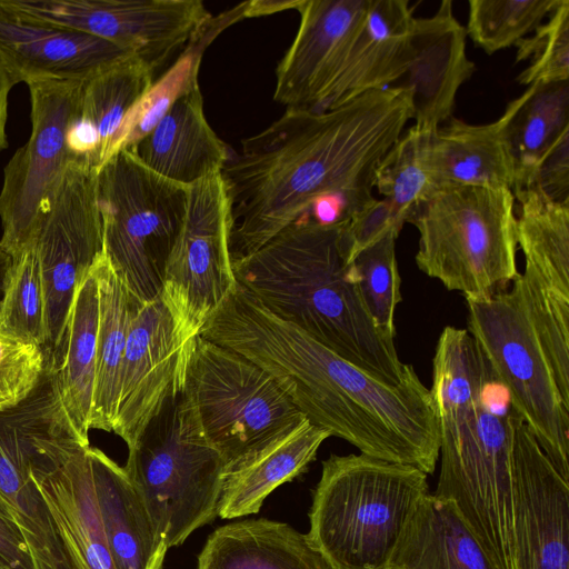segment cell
Masks as SVG:
<instances>
[{"mask_svg": "<svg viewBox=\"0 0 569 569\" xmlns=\"http://www.w3.org/2000/svg\"><path fill=\"white\" fill-rule=\"evenodd\" d=\"M17 11L106 40L153 72L204 31L201 0H7Z\"/></svg>", "mask_w": 569, "mask_h": 569, "instance_id": "12", "label": "cell"}, {"mask_svg": "<svg viewBox=\"0 0 569 569\" xmlns=\"http://www.w3.org/2000/svg\"><path fill=\"white\" fill-rule=\"evenodd\" d=\"M154 72L133 56L96 69L82 81L78 114L100 137V168L120 150L126 124L153 84Z\"/></svg>", "mask_w": 569, "mask_h": 569, "instance_id": "29", "label": "cell"}, {"mask_svg": "<svg viewBox=\"0 0 569 569\" xmlns=\"http://www.w3.org/2000/svg\"><path fill=\"white\" fill-rule=\"evenodd\" d=\"M347 222V221H346ZM346 222L302 216L254 252L232 260L237 282L261 306L340 357L390 382L416 372L377 327L350 261Z\"/></svg>", "mask_w": 569, "mask_h": 569, "instance_id": "3", "label": "cell"}, {"mask_svg": "<svg viewBox=\"0 0 569 569\" xmlns=\"http://www.w3.org/2000/svg\"><path fill=\"white\" fill-rule=\"evenodd\" d=\"M0 569H12V568L0 558Z\"/></svg>", "mask_w": 569, "mask_h": 569, "instance_id": "44", "label": "cell"}, {"mask_svg": "<svg viewBox=\"0 0 569 569\" xmlns=\"http://www.w3.org/2000/svg\"><path fill=\"white\" fill-rule=\"evenodd\" d=\"M123 469L169 548L218 517L224 462L207 441L184 389L128 448Z\"/></svg>", "mask_w": 569, "mask_h": 569, "instance_id": "6", "label": "cell"}, {"mask_svg": "<svg viewBox=\"0 0 569 569\" xmlns=\"http://www.w3.org/2000/svg\"><path fill=\"white\" fill-rule=\"evenodd\" d=\"M387 569H496L456 503L427 493L416 507Z\"/></svg>", "mask_w": 569, "mask_h": 569, "instance_id": "27", "label": "cell"}, {"mask_svg": "<svg viewBox=\"0 0 569 569\" xmlns=\"http://www.w3.org/2000/svg\"><path fill=\"white\" fill-rule=\"evenodd\" d=\"M389 231L362 248L351 263L366 308L375 323L388 336L395 337V310L401 301V278L396 259V239Z\"/></svg>", "mask_w": 569, "mask_h": 569, "instance_id": "35", "label": "cell"}, {"mask_svg": "<svg viewBox=\"0 0 569 569\" xmlns=\"http://www.w3.org/2000/svg\"><path fill=\"white\" fill-rule=\"evenodd\" d=\"M427 473L363 453L322 461L309 511L311 543L332 569H387Z\"/></svg>", "mask_w": 569, "mask_h": 569, "instance_id": "4", "label": "cell"}, {"mask_svg": "<svg viewBox=\"0 0 569 569\" xmlns=\"http://www.w3.org/2000/svg\"><path fill=\"white\" fill-rule=\"evenodd\" d=\"M99 296L91 270L78 284L59 345L46 352L48 373L61 410L78 437L89 446L93 401Z\"/></svg>", "mask_w": 569, "mask_h": 569, "instance_id": "23", "label": "cell"}, {"mask_svg": "<svg viewBox=\"0 0 569 569\" xmlns=\"http://www.w3.org/2000/svg\"><path fill=\"white\" fill-rule=\"evenodd\" d=\"M16 86L0 57V151L8 147L6 124L8 119V100L11 89Z\"/></svg>", "mask_w": 569, "mask_h": 569, "instance_id": "42", "label": "cell"}, {"mask_svg": "<svg viewBox=\"0 0 569 569\" xmlns=\"http://www.w3.org/2000/svg\"><path fill=\"white\" fill-rule=\"evenodd\" d=\"M98 509L114 569H163L169 549L123 467L89 447Z\"/></svg>", "mask_w": 569, "mask_h": 569, "instance_id": "24", "label": "cell"}, {"mask_svg": "<svg viewBox=\"0 0 569 569\" xmlns=\"http://www.w3.org/2000/svg\"><path fill=\"white\" fill-rule=\"evenodd\" d=\"M187 201L188 187L153 172L128 149L98 171L103 251L130 295L142 303L160 298Z\"/></svg>", "mask_w": 569, "mask_h": 569, "instance_id": "8", "label": "cell"}, {"mask_svg": "<svg viewBox=\"0 0 569 569\" xmlns=\"http://www.w3.org/2000/svg\"><path fill=\"white\" fill-rule=\"evenodd\" d=\"M0 335L46 348V299L33 244L12 258L0 300Z\"/></svg>", "mask_w": 569, "mask_h": 569, "instance_id": "32", "label": "cell"}, {"mask_svg": "<svg viewBox=\"0 0 569 569\" xmlns=\"http://www.w3.org/2000/svg\"><path fill=\"white\" fill-rule=\"evenodd\" d=\"M82 79L28 82L31 133L3 170L0 247L18 256L32 244L67 167L74 161L67 131L78 113Z\"/></svg>", "mask_w": 569, "mask_h": 569, "instance_id": "10", "label": "cell"}, {"mask_svg": "<svg viewBox=\"0 0 569 569\" xmlns=\"http://www.w3.org/2000/svg\"><path fill=\"white\" fill-rule=\"evenodd\" d=\"M192 341H183L161 298L137 309L121 363L112 428L128 448L166 401L184 389Z\"/></svg>", "mask_w": 569, "mask_h": 569, "instance_id": "14", "label": "cell"}, {"mask_svg": "<svg viewBox=\"0 0 569 569\" xmlns=\"http://www.w3.org/2000/svg\"><path fill=\"white\" fill-rule=\"evenodd\" d=\"M515 46L518 47L517 62L532 58L517 77L518 83L531 86L569 80V1L560 0L533 37H525Z\"/></svg>", "mask_w": 569, "mask_h": 569, "instance_id": "36", "label": "cell"}, {"mask_svg": "<svg viewBox=\"0 0 569 569\" xmlns=\"http://www.w3.org/2000/svg\"><path fill=\"white\" fill-rule=\"evenodd\" d=\"M526 96L527 90L493 122L476 126L451 118L446 126L422 132L421 160L437 188L513 189L517 170L508 126Z\"/></svg>", "mask_w": 569, "mask_h": 569, "instance_id": "20", "label": "cell"}, {"mask_svg": "<svg viewBox=\"0 0 569 569\" xmlns=\"http://www.w3.org/2000/svg\"><path fill=\"white\" fill-rule=\"evenodd\" d=\"M560 0H470L466 29L487 54L515 46L533 32Z\"/></svg>", "mask_w": 569, "mask_h": 569, "instance_id": "33", "label": "cell"}, {"mask_svg": "<svg viewBox=\"0 0 569 569\" xmlns=\"http://www.w3.org/2000/svg\"><path fill=\"white\" fill-rule=\"evenodd\" d=\"M371 0H298L300 23L276 68L273 100L315 111L338 77Z\"/></svg>", "mask_w": 569, "mask_h": 569, "instance_id": "15", "label": "cell"}, {"mask_svg": "<svg viewBox=\"0 0 569 569\" xmlns=\"http://www.w3.org/2000/svg\"><path fill=\"white\" fill-rule=\"evenodd\" d=\"M0 558L12 569H34L30 550L22 535L1 511Z\"/></svg>", "mask_w": 569, "mask_h": 569, "instance_id": "41", "label": "cell"}, {"mask_svg": "<svg viewBox=\"0 0 569 569\" xmlns=\"http://www.w3.org/2000/svg\"><path fill=\"white\" fill-rule=\"evenodd\" d=\"M92 271L98 286L99 323L90 429L111 432L131 320L142 302L130 295L104 251L93 263Z\"/></svg>", "mask_w": 569, "mask_h": 569, "instance_id": "28", "label": "cell"}, {"mask_svg": "<svg viewBox=\"0 0 569 569\" xmlns=\"http://www.w3.org/2000/svg\"><path fill=\"white\" fill-rule=\"evenodd\" d=\"M44 370L42 347L0 335V410L26 400L38 387Z\"/></svg>", "mask_w": 569, "mask_h": 569, "instance_id": "38", "label": "cell"}, {"mask_svg": "<svg viewBox=\"0 0 569 569\" xmlns=\"http://www.w3.org/2000/svg\"><path fill=\"white\" fill-rule=\"evenodd\" d=\"M518 569H569V482L519 416L513 430Z\"/></svg>", "mask_w": 569, "mask_h": 569, "instance_id": "16", "label": "cell"}, {"mask_svg": "<svg viewBox=\"0 0 569 569\" xmlns=\"http://www.w3.org/2000/svg\"><path fill=\"white\" fill-rule=\"evenodd\" d=\"M98 171L78 160L67 167L32 242L46 299V352L59 345L76 289L103 251Z\"/></svg>", "mask_w": 569, "mask_h": 569, "instance_id": "13", "label": "cell"}, {"mask_svg": "<svg viewBox=\"0 0 569 569\" xmlns=\"http://www.w3.org/2000/svg\"><path fill=\"white\" fill-rule=\"evenodd\" d=\"M406 222L385 199H375L346 222L350 261L365 247L389 231L400 233Z\"/></svg>", "mask_w": 569, "mask_h": 569, "instance_id": "40", "label": "cell"}, {"mask_svg": "<svg viewBox=\"0 0 569 569\" xmlns=\"http://www.w3.org/2000/svg\"><path fill=\"white\" fill-rule=\"evenodd\" d=\"M422 132L410 127L376 168L373 187L407 222L411 211L437 189L421 160Z\"/></svg>", "mask_w": 569, "mask_h": 569, "instance_id": "34", "label": "cell"}, {"mask_svg": "<svg viewBox=\"0 0 569 569\" xmlns=\"http://www.w3.org/2000/svg\"><path fill=\"white\" fill-rule=\"evenodd\" d=\"M329 437L305 418L224 469L218 516L233 519L258 513L274 489L307 470Z\"/></svg>", "mask_w": 569, "mask_h": 569, "instance_id": "25", "label": "cell"}, {"mask_svg": "<svg viewBox=\"0 0 569 569\" xmlns=\"http://www.w3.org/2000/svg\"><path fill=\"white\" fill-rule=\"evenodd\" d=\"M89 446L68 435L32 463L31 478L76 569H114L96 492Z\"/></svg>", "mask_w": 569, "mask_h": 569, "instance_id": "17", "label": "cell"}, {"mask_svg": "<svg viewBox=\"0 0 569 569\" xmlns=\"http://www.w3.org/2000/svg\"><path fill=\"white\" fill-rule=\"evenodd\" d=\"M512 193L519 203L517 241L525 270L569 297V202L552 201L531 188Z\"/></svg>", "mask_w": 569, "mask_h": 569, "instance_id": "30", "label": "cell"}, {"mask_svg": "<svg viewBox=\"0 0 569 569\" xmlns=\"http://www.w3.org/2000/svg\"><path fill=\"white\" fill-rule=\"evenodd\" d=\"M124 56L106 40L30 18L0 0V57L16 84L82 79Z\"/></svg>", "mask_w": 569, "mask_h": 569, "instance_id": "18", "label": "cell"}, {"mask_svg": "<svg viewBox=\"0 0 569 569\" xmlns=\"http://www.w3.org/2000/svg\"><path fill=\"white\" fill-rule=\"evenodd\" d=\"M429 390L440 431L433 495L456 503L496 569H518L513 430L520 415L467 329H442Z\"/></svg>", "mask_w": 569, "mask_h": 569, "instance_id": "2", "label": "cell"}, {"mask_svg": "<svg viewBox=\"0 0 569 569\" xmlns=\"http://www.w3.org/2000/svg\"><path fill=\"white\" fill-rule=\"evenodd\" d=\"M415 20L408 0H371L338 77L315 111L337 108L403 77L415 56Z\"/></svg>", "mask_w": 569, "mask_h": 569, "instance_id": "21", "label": "cell"}, {"mask_svg": "<svg viewBox=\"0 0 569 569\" xmlns=\"http://www.w3.org/2000/svg\"><path fill=\"white\" fill-rule=\"evenodd\" d=\"M531 188L556 202H569V131L513 189Z\"/></svg>", "mask_w": 569, "mask_h": 569, "instance_id": "39", "label": "cell"}, {"mask_svg": "<svg viewBox=\"0 0 569 569\" xmlns=\"http://www.w3.org/2000/svg\"><path fill=\"white\" fill-rule=\"evenodd\" d=\"M197 569H332L307 533L267 518L218 527L198 556Z\"/></svg>", "mask_w": 569, "mask_h": 569, "instance_id": "26", "label": "cell"}, {"mask_svg": "<svg viewBox=\"0 0 569 569\" xmlns=\"http://www.w3.org/2000/svg\"><path fill=\"white\" fill-rule=\"evenodd\" d=\"M567 131L569 80L529 86L508 126L517 170L515 187Z\"/></svg>", "mask_w": 569, "mask_h": 569, "instance_id": "31", "label": "cell"}, {"mask_svg": "<svg viewBox=\"0 0 569 569\" xmlns=\"http://www.w3.org/2000/svg\"><path fill=\"white\" fill-rule=\"evenodd\" d=\"M418 268L465 298L506 289L518 276L515 196L507 188L440 186L409 214Z\"/></svg>", "mask_w": 569, "mask_h": 569, "instance_id": "5", "label": "cell"}, {"mask_svg": "<svg viewBox=\"0 0 569 569\" xmlns=\"http://www.w3.org/2000/svg\"><path fill=\"white\" fill-rule=\"evenodd\" d=\"M466 38L450 0L441 1L433 16L415 20V56L399 86L411 92L413 127L421 132L435 131L451 117L460 86L475 71Z\"/></svg>", "mask_w": 569, "mask_h": 569, "instance_id": "19", "label": "cell"}, {"mask_svg": "<svg viewBox=\"0 0 569 569\" xmlns=\"http://www.w3.org/2000/svg\"><path fill=\"white\" fill-rule=\"evenodd\" d=\"M412 116L411 92L391 86L326 111L286 109L243 139L221 170L231 259L261 248L318 197L341 193L372 202L376 168Z\"/></svg>", "mask_w": 569, "mask_h": 569, "instance_id": "1", "label": "cell"}, {"mask_svg": "<svg viewBox=\"0 0 569 569\" xmlns=\"http://www.w3.org/2000/svg\"><path fill=\"white\" fill-rule=\"evenodd\" d=\"M465 299L467 331L553 468L569 482V380L552 365L518 276L491 296Z\"/></svg>", "mask_w": 569, "mask_h": 569, "instance_id": "7", "label": "cell"}, {"mask_svg": "<svg viewBox=\"0 0 569 569\" xmlns=\"http://www.w3.org/2000/svg\"><path fill=\"white\" fill-rule=\"evenodd\" d=\"M201 52V44L191 47L190 43L166 76L157 83L153 82L126 124L120 150L131 147L144 137L183 91L199 83Z\"/></svg>", "mask_w": 569, "mask_h": 569, "instance_id": "37", "label": "cell"}, {"mask_svg": "<svg viewBox=\"0 0 569 569\" xmlns=\"http://www.w3.org/2000/svg\"><path fill=\"white\" fill-rule=\"evenodd\" d=\"M12 258L0 247V300L2 298L6 278L11 266Z\"/></svg>", "mask_w": 569, "mask_h": 569, "instance_id": "43", "label": "cell"}, {"mask_svg": "<svg viewBox=\"0 0 569 569\" xmlns=\"http://www.w3.org/2000/svg\"><path fill=\"white\" fill-rule=\"evenodd\" d=\"M184 391L224 469L305 419L267 371L201 336L191 343Z\"/></svg>", "mask_w": 569, "mask_h": 569, "instance_id": "9", "label": "cell"}, {"mask_svg": "<svg viewBox=\"0 0 569 569\" xmlns=\"http://www.w3.org/2000/svg\"><path fill=\"white\" fill-rule=\"evenodd\" d=\"M230 227V203L221 172L188 187L186 216L160 295L186 342L199 336L237 284Z\"/></svg>", "mask_w": 569, "mask_h": 569, "instance_id": "11", "label": "cell"}, {"mask_svg": "<svg viewBox=\"0 0 569 569\" xmlns=\"http://www.w3.org/2000/svg\"><path fill=\"white\" fill-rule=\"evenodd\" d=\"M126 149L153 172L186 187L220 173L231 154L204 116L199 83L183 91L158 123Z\"/></svg>", "mask_w": 569, "mask_h": 569, "instance_id": "22", "label": "cell"}]
</instances>
